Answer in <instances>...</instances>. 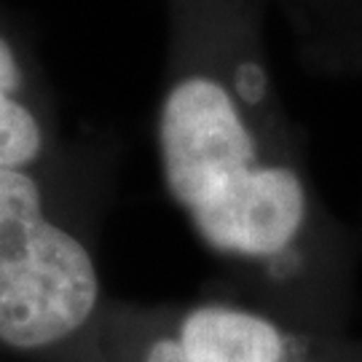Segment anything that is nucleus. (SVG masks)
I'll return each instance as SVG.
<instances>
[{
    "instance_id": "obj_1",
    "label": "nucleus",
    "mask_w": 362,
    "mask_h": 362,
    "mask_svg": "<svg viewBox=\"0 0 362 362\" xmlns=\"http://www.w3.org/2000/svg\"><path fill=\"white\" fill-rule=\"evenodd\" d=\"M172 204L218 269L223 296L322 336H346L349 228L314 180L309 140L255 57L180 67L153 118Z\"/></svg>"
},
{
    "instance_id": "obj_2",
    "label": "nucleus",
    "mask_w": 362,
    "mask_h": 362,
    "mask_svg": "<svg viewBox=\"0 0 362 362\" xmlns=\"http://www.w3.org/2000/svg\"><path fill=\"white\" fill-rule=\"evenodd\" d=\"M116 169V145L65 175L0 167V354L54 362L94 325Z\"/></svg>"
},
{
    "instance_id": "obj_3",
    "label": "nucleus",
    "mask_w": 362,
    "mask_h": 362,
    "mask_svg": "<svg viewBox=\"0 0 362 362\" xmlns=\"http://www.w3.org/2000/svg\"><path fill=\"white\" fill-rule=\"evenodd\" d=\"M303 362H354V349H351L349 333L346 336L327 338L322 346Z\"/></svg>"
}]
</instances>
